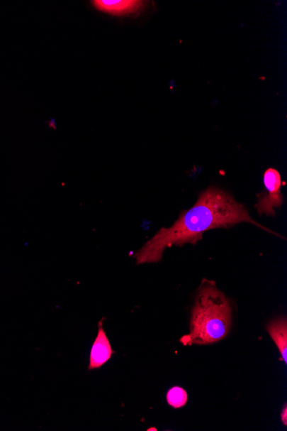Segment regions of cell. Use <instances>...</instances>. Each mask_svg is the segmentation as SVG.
Here are the masks:
<instances>
[{
	"instance_id": "6",
	"label": "cell",
	"mask_w": 287,
	"mask_h": 431,
	"mask_svg": "<svg viewBox=\"0 0 287 431\" xmlns=\"http://www.w3.org/2000/svg\"><path fill=\"white\" fill-rule=\"evenodd\" d=\"M271 339L276 344L278 351L281 353L283 361L287 364V320L285 317H280L271 321L266 325Z\"/></svg>"
},
{
	"instance_id": "2",
	"label": "cell",
	"mask_w": 287,
	"mask_h": 431,
	"mask_svg": "<svg viewBox=\"0 0 287 431\" xmlns=\"http://www.w3.org/2000/svg\"><path fill=\"white\" fill-rule=\"evenodd\" d=\"M232 305L213 280H202L190 319L189 333L181 337L184 347L215 344L229 335Z\"/></svg>"
},
{
	"instance_id": "3",
	"label": "cell",
	"mask_w": 287,
	"mask_h": 431,
	"mask_svg": "<svg viewBox=\"0 0 287 431\" xmlns=\"http://www.w3.org/2000/svg\"><path fill=\"white\" fill-rule=\"evenodd\" d=\"M266 191L259 195L256 204L259 214L276 217V210L280 209L284 202L281 193L282 180L280 173L274 168L266 170L264 177Z\"/></svg>"
},
{
	"instance_id": "8",
	"label": "cell",
	"mask_w": 287,
	"mask_h": 431,
	"mask_svg": "<svg viewBox=\"0 0 287 431\" xmlns=\"http://www.w3.org/2000/svg\"><path fill=\"white\" fill-rule=\"evenodd\" d=\"M281 420L283 422V425L285 426L287 425V406L286 404L284 405V408L282 409V412L281 414Z\"/></svg>"
},
{
	"instance_id": "7",
	"label": "cell",
	"mask_w": 287,
	"mask_h": 431,
	"mask_svg": "<svg viewBox=\"0 0 287 431\" xmlns=\"http://www.w3.org/2000/svg\"><path fill=\"white\" fill-rule=\"evenodd\" d=\"M167 400L174 409H180L187 404L188 393L181 386H174L167 392Z\"/></svg>"
},
{
	"instance_id": "1",
	"label": "cell",
	"mask_w": 287,
	"mask_h": 431,
	"mask_svg": "<svg viewBox=\"0 0 287 431\" xmlns=\"http://www.w3.org/2000/svg\"><path fill=\"white\" fill-rule=\"evenodd\" d=\"M250 223L277 235L259 224L246 207L225 191L210 187L200 195L191 209L184 211L171 227L161 229L136 252L137 264L159 263L165 250L185 244L196 245L206 231Z\"/></svg>"
},
{
	"instance_id": "4",
	"label": "cell",
	"mask_w": 287,
	"mask_h": 431,
	"mask_svg": "<svg viewBox=\"0 0 287 431\" xmlns=\"http://www.w3.org/2000/svg\"><path fill=\"white\" fill-rule=\"evenodd\" d=\"M147 2L138 0H95L92 1L96 10L113 16H128L140 13Z\"/></svg>"
},
{
	"instance_id": "5",
	"label": "cell",
	"mask_w": 287,
	"mask_h": 431,
	"mask_svg": "<svg viewBox=\"0 0 287 431\" xmlns=\"http://www.w3.org/2000/svg\"><path fill=\"white\" fill-rule=\"evenodd\" d=\"M114 354L111 342L108 339L102 323H99L98 335L92 344L90 354V364L89 370L100 369L107 364Z\"/></svg>"
}]
</instances>
